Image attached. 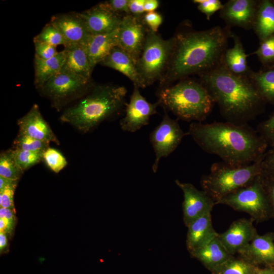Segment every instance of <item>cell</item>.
Here are the masks:
<instances>
[{"label":"cell","instance_id":"obj_1","mask_svg":"<svg viewBox=\"0 0 274 274\" xmlns=\"http://www.w3.org/2000/svg\"><path fill=\"white\" fill-rule=\"evenodd\" d=\"M231 32L220 26L176 36L170 59L160 88L189 75L204 73L221 64Z\"/></svg>","mask_w":274,"mask_h":274},{"label":"cell","instance_id":"obj_2","mask_svg":"<svg viewBox=\"0 0 274 274\" xmlns=\"http://www.w3.org/2000/svg\"><path fill=\"white\" fill-rule=\"evenodd\" d=\"M187 134L204 151L235 165L256 161L268 147L259 134L248 126L229 121L192 122Z\"/></svg>","mask_w":274,"mask_h":274},{"label":"cell","instance_id":"obj_3","mask_svg":"<svg viewBox=\"0 0 274 274\" xmlns=\"http://www.w3.org/2000/svg\"><path fill=\"white\" fill-rule=\"evenodd\" d=\"M199 75L200 82L229 122L239 124L252 118L265 102L248 76L231 73L223 61Z\"/></svg>","mask_w":274,"mask_h":274},{"label":"cell","instance_id":"obj_4","mask_svg":"<svg viewBox=\"0 0 274 274\" xmlns=\"http://www.w3.org/2000/svg\"><path fill=\"white\" fill-rule=\"evenodd\" d=\"M126 93L123 86L94 85L86 95L64 111L60 120L87 132L126 106Z\"/></svg>","mask_w":274,"mask_h":274},{"label":"cell","instance_id":"obj_5","mask_svg":"<svg viewBox=\"0 0 274 274\" xmlns=\"http://www.w3.org/2000/svg\"><path fill=\"white\" fill-rule=\"evenodd\" d=\"M157 97L163 109L185 121L201 122L215 104L201 83L190 79H184L176 84L160 88Z\"/></svg>","mask_w":274,"mask_h":274},{"label":"cell","instance_id":"obj_6","mask_svg":"<svg viewBox=\"0 0 274 274\" xmlns=\"http://www.w3.org/2000/svg\"><path fill=\"white\" fill-rule=\"evenodd\" d=\"M264 155L247 165H235L224 161L213 164L210 173L201 179L202 190L217 204L223 198L251 184L260 175Z\"/></svg>","mask_w":274,"mask_h":274},{"label":"cell","instance_id":"obj_7","mask_svg":"<svg viewBox=\"0 0 274 274\" xmlns=\"http://www.w3.org/2000/svg\"><path fill=\"white\" fill-rule=\"evenodd\" d=\"M175 37L163 39L149 30L136 67L144 88L161 80L167 68L175 44Z\"/></svg>","mask_w":274,"mask_h":274},{"label":"cell","instance_id":"obj_8","mask_svg":"<svg viewBox=\"0 0 274 274\" xmlns=\"http://www.w3.org/2000/svg\"><path fill=\"white\" fill-rule=\"evenodd\" d=\"M217 204H225L234 210L245 212L253 221L264 220L271 213L259 175L251 184L223 198Z\"/></svg>","mask_w":274,"mask_h":274},{"label":"cell","instance_id":"obj_9","mask_svg":"<svg viewBox=\"0 0 274 274\" xmlns=\"http://www.w3.org/2000/svg\"><path fill=\"white\" fill-rule=\"evenodd\" d=\"M93 85L91 79L62 67L40 90L52 101L54 107L59 108L69 100L86 93Z\"/></svg>","mask_w":274,"mask_h":274},{"label":"cell","instance_id":"obj_10","mask_svg":"<svg viewBox=\"0 0 274 274\" xmlns=\"http://www.w3.org/2000/svg\"><path fill=\"white\" fill-rule=\"evenodd\" d=\"M164 110L161 122L151 132L150 141L153 148L155 159L152 170L156 173L160 160L169 155L178 147L183 137L187 135L180 127L177 120L171 118Z\"/></svg>","mask_w":274,"mask_h":274},{"label":"cell","instance_id":"obj_11","mask_svg":"<svg viewBox=\"0 0 274 274\" xmlns=\"http://www.w3.org/2000/svg\"><path fill=\"white\" fill-rule=\"evenodd\" d=\"M150 29L143 17L127 14L123 16L118 28V46L128 53L137 62Z\"/></svg>","mask_w":274,"mask_h":274},{"label":"cell","instance_id":"obj_12","mask_svg":"<svg viewBox=\"0 0 274 274\" xmlns=\"http://www.w3.org/2000/svg\"><path fill=\"white\" fill-rule=\"evenodd\" d=\"M139 88L133 85L130 101L126 105L125 115L120 121L121 128L124 131L134 132L148 125L150 117L157 113V108L160 106L158 101L153 104L148 102Z\"/></svg>","mask_w":274,"mask_h":274},{"label":"cell","instance_id":"obj_13","mask_svg":"<svg viewBox=\"0 0 274 274\" xmlns=\"http://www.w3.org/2000/svg\"><path fill=\"white\" fill-rule=\"evenodd\" d=\"M175 183L183 193V221L187 227L196 219L211 212L216 203L204 191L197 189L191 183H183L178 180H176Z\"/></svg>","mask_w":274,"mask_h":274},{"label":"cell","instance_id":"obj_14","mask_svg":"<svg viewBox=\"0 0 274 274\" xmlns=\"http://www.w3.org/2000/svg\"><path fill=\"white\" fill-rule=\"evenodd\" d=\"M90 35L112 32L117 29L123 16L111 11L103 2L80 13Z\"/></svg>","mask_w":274,"mask_h":274},{"label":"cell","instance_id":"obj_15","mask_svg":"<svg viewBox=\"0 0 274 274\" xmlns=\"http://www.w3.org/2000/svg\"><path fill=\"white\" fill-rule=\"evenodd\" d=\"M253 221L251 218L237 219L224 232L219 233V239L230 254L237 253L258 234Z\"/></svg>","mask_w":274,"mask_h":274},{"label":"cell","instance_id":"obj_16","mask_svg":"<svg viewBox=\"0 0 274 274\" xmlns=\"http://www.w3.org/2000/svg\"><path fill=\"white\" fill-rule=\"evenodd\" d=\"M259 1L230 0L223 5L220 16L229 25L253 28Z\"/></svg>","mask_w":274,"mask_h":274},{"label":"cell","instance_id":"obj_17","mask_svg":"<svg viewBox=\"0 0 274 274\" xmlns=\"http://www.w3.org/2000/svg\"><path fill=\"white\" fill-rule=\"evenodd\" d=\"M50 23L61 33L67 44L86 45L90 36L80 13L70 12L53 15Z\"/></svg>","mask_w":274,"mask_h":274},{"label":"cell","instance_id":"obj_18","mask_svg":"<svg viewBox=\"0 0 274 274\" xmlns=\"http://www.w3.org/2000/svg\"><path fill=\"white\" fill-rule=\"evenodd\" d=\"M19 133L38 140L59 144V141L43 118L39 106L34 104L30 110L18 120Z\"/></svg>","mask_w":274,"mask_h":274},{"label":"cell","instance_id":"obj_19","mask_svg":"<svg viewBox=\"0 0 274 274\" xmlns=\"http://www.w3.org/2000/svg\"><path fill=\"white\" fill-rule=\"evenodd\" d=\"M273 239L271 234H257L237 254L241 258L255 265L258 264H274Z\"/></svg>","mask_w":274,"mask_h":274},{"label":"cell","instance_id":"obj_20","mask_svg":"<svg viewBox=\"0 0 274 274\" xmlns=\"http://www.w3.org/2000/svg\"><path fill=\"white\" fill-rule=\"evenodd\" d=\"M187 228L186 245L189 253L206 245L219 234L213 228L211 213L196 219Z\"/></svg>","mask_w":274,"mask_h":274},{"label":"cell","instance_id":"obj_21","mask_svg":"<svg viewBox=\"0 0 274 274\" xmlns=\"http://www.w3.org/2000/svg\"><path fill=\"white\" fill-rule=\"evenodd\" d=\"M99 64L121 73L129 78L133 85L139 88H144L136 62L128 53L119 47H114Z\"/></svg>","mask_w":274,"mask_h":274},{"label":"cell","instance_id":"obj_22","mask_svg":"<svg viewBox=\"0 0 274 274\" xmlns=\"http://www.w3.org/2000/svg\"><path fill=\"white\" fill-rule=\"evenodd\" d=\"M189 253L211 272L233 256L228 253L222 245L218 235L206 245Z\"/></svg>","mask_w":274,"mask_h":274},{"label":"cell","instance_id":"obj_23","mask_svg":"<svg viewBox=\"0 0 274 274\" xmlns=\"http://www.w3.org/2000/svg\"><path fill=\"white\" fill-rule=\"evenodd\" d=\"M118 28L109 33L90 35L85 46L93 70L118 46Z\"/></svg>","mask_w":274,"mask_h":274},{"label":"cell","instance_id":"obj_24","mask_svg":"<svg viewBox=\"0 0 274 274\" xmlns=\"http://www.w3.org/2000/svg\"><path fill=\"white\" fill-rule=\"evenodd\" d=\"M64 47L65 59L63 67L91 80L93 69L86 46L80 44L70 43Z\"/></svg>","mask_w":274,"mask_h":274},{"label":"cell","instance_id":"obj_25","mask_svg":"<svg viewBox=\"0 0 274 274\" xmlns=\"http://www.w3.org/2000/svg\"><path fill=\"white\" fill-rule=\"evenodd\" d=\"M65 59L63 50L48 59H42L35 56L34 84L36 87L40 90L45 83L58 73L64 64Z\"/></svg>","mask_w":274,"mask_h":274},{"label":"cell","instance_id":"obj_26","mask_svg":"<svg viewBox=\"0 0 274 274\" xmlns=\"http://www.w3.org/2000/svg\"><path fill=\"white\" fill-rule=\"evenodd\" d=\"M230 37L234 41V45L225 51L223 63L230 72L234 74L249 76L252 71L248 65L247 55L241 40L233 33H231Z\"/></svg>","mask_w":274,"mask_h":274},{"label":"cell","instance_id":"obj_27","mask_svg":"<svg viewBox=\"0 0 274 274\" xmlns=\"http://www.w3.org/2000/svg\"><path fill=\"white\" fill-rule=\"evenodd\" d=\"M260 42L274 34V4L269 0L259 1L253 26Z\"/></svg>","mask_w":274,"mask_h":274},{"label":"cell","instance_id":"obj_28","mask_svg":"<svg viewBox=\"0 0 274 274\" xmlns=\"http://www.w3.org/2000/svg\"><path fill=\"white\" fill-rule=\"evenodd\" d=\"M248 76L263 100L274 106V67L258 72L251 71Z\"/></svg>","mask_w":274,"mask_h":274},{"label":"cell","instance_id":"obj_29","mask_svg":"<svg viewBox=\"0 0 274 274\" xmlns=\"http://www.w3.org/2000/svg\"><path fill=\"white\" fill-rule=\"evenodd\" d=\"M258 267L250 262L233 256L216 268L212 274H257Z\"/></svg>","mask_w":274,"mask_h":274},{"label":"cell","instance_id":"obj_30","mask_svg":"<svg viewBox=\"0 0 274 274\" xmlns=\"http://www.w3.org/2000/svg\"><path fill=\"white\" fill-rule=\"evenodd\" d=\"M23 173L14 158L12 150L1 154L0 176L18 181Z\"/></svg>","mask_w":274,"mask_h":274},{"label":"cell","instance_id":"obj_31","mask_svg":"<svg viewBox=\"0 0 274 274\" xmlns=\"http://www.w3.org/2000/svg\"><path fill=\"white\" fill-rule=\"evenodd\" d=\"M49 143L19 133L14 141L15 149L43 154L49 148Z\"/></svg>","mask_w":274,"mask_h":274},{"label":"cell","instance_id":"obj_32","mask_svg":"<svg viewBox=\"0 0 274 274\" xmlns=\"http://www.w3.org/2000/svg\"><path fill=\"white\" fill-rule=\"evenodd\" d=\"M33 42L46 43L54 47L67 44L61 33L50 22L46 24L41 31L33 38Z\"/></svg>","mask_w":274,"mask_h":274},{"label":"cell","instance_id":"obj_33","mask_svg":"<svg viewBox=\"0 0 274 274\" xmlns=\"http://www.w3.org/2000/svg\"><path fill=\"white\" fill-rule=\"evenodd\" d=\"M14 158L20 169L24 172L43 159L42 153L19 149L12 150Z\"/></svg>","mask_w":274,"mask_h":274},{"label":"cell","instance_id":"obj_34","mask_svg":"<svg viewBox=\"0 0 274 274\" xmlns=\"http://www.w3.org/2000/svg\"><path fill=\"white\" fill-rule=\"evenodd\" d=\"M252 54L256 55L260 62L267 67L273 64L274 63V34L261 42L258 49Z\"/></svg>","mask_w":274,"mask_h":274},{"label":"cell","instance_id":"obj_35","mask_svg":"<svg viewBox=\"0 0 274 274\" xmlns=\"http://www.w3.org/2000/svg\"><path fill=\"white\" fill-rule=\"evenodd\" d=\"M43 156L48 166L56 173H59L67 164L64 157L55 149L49 147L44 152Z\"/></svg>","mask_w":274,"mask_h":274},{"label":"cell","instance_id":"obj_36","mask_svg":"<svg viewBox=\"0 0 274 274\" xmlns=\"http://www.w3.org/2000/svg\"><path fill=\"white\" fill-rule=\"evenodd\" d=\"M258 131L267 146L274 148V113L259 124Z\"/></svg>","mask_w":274,"mask_h":274},{"label":"cell","instance_id":"obj_37","mask_svg":"<svg viewBox=\"0 0 274 274\" xmlns=\"http://www.w3.org/2000/svg\"><path fill=\"white\" fill-rule=\"evenodd\" d=\"M259 178L268 200L271 211L274 214V175L262 170Z\"/></svg>","mask_w":274,"mask_h":274},{"label":"cell","instance_id":"obj_38","mask_svg":"<svg viewBox=\"0 0 274 274\" xmlns=\"http://www.w3.org/2000/svg\"><path fill=\"white\" fill-rule=\"evenodd\" d=\"M198 9L206 16L208 20L217 11L221 10L223 5L219 0H194Z\"/></svg>","mask_w":274,"mask_h":274},{"label":"cell","instance_id":"obj_39","mask_svg":"<svg viewBox=\"0 0 274 274\" xmlns=\"http://www.w3.org/2000/svg\"><path fill=\"white\" fill-rule=\"evenodd\" d=\"M17 183L10 185L0 190L1 208L14 210V195Z\"/></svg>","mask_w":274,"mask_h":274},{"label":"cell","instance_id":"obj_40","mask_svg":"<svg viewBox=\"0 0 274 274\" xmlns=\"http://www.w3.org/2000/svg\"><path fill=\"white\" fill-rule=\"evenodd\" d=\"M35 56L42 59H48L55 56L58 52L56 47L39 42H33Z\"/></svg>","mask_w":274,"mask_h":274},{"label":"cell","instance_id":"obj_41","mask_svg":"<svg viewBox=\"0 0 274 274\" xmlns=\"http://www.w3.org/2000/svg\"><path fill=\"white\" fill-rule=\"evenodd\" d=\"M143 20L148 28L154 32H157L159 27L162 24V15L156 12H150L145 13Z\"/></svg>","mask_w":274,"mask_h":274},{"label":"cell","instance_id":"obj_42","mask_svg":"<svg viewBox=\"0 0 274 274\" xmlns=\"http://www.w3.org/2000/svg\"><path fill=\"white\" fill-rule=\"evenodd\" d=\"M129 0H109L104 4L113 12L124 16L130 14L128 8Z\"/></svg>","mask_w":274,"mask_h":274},{"label":"cell","instance_id":"obj_43","mask_svg":"<svg viewBox=\"0 0 274 274\" xmlns=\"http://www.w3.org/2000/svg\"><path fill=\"white\" fill-rule=\"evenodd\" d=\"M261 165L263 171L274 175V148L265 153Z\"/></svg>","mask_w":274,"mask_h":274},{"label":"cell","instance_id":"obj_44","mask_svg":"<svg viewBox=\"0 0 274 274\" xmlns=\"http://www.w3.org/2000/svg\"><path fill=\"white\" fill-rule=\"evenodd\" d=\"M144 1L145 0H129L130 14L138 17H143L145 12L144 8Z\"/></svg>","mask_w":274,"mask_h":274},{"label":"cell","instance_id":"obj_45","mask_svg":"<svg viewBox=\"0 0 274 274\" xmlns=\"http://www.w3.org/2000/svg\"><path fill=\"white\" fill-rule=\"evenodd\" d=\"M16 220H9L5 218H0V232L11 234L13 231Z\"/></svg>","mask_w":274,"mask_h":274},{"label":"cell","instance_id":"obj_46","mask_svg":"<svg viewBox=\"0 0 274 274\" xmlns=\"http://www.w3.org/2000/svg\"><path fill=\"white\" fill-rule=\"evenodd\" d=\"M159 2L157 0H145L144 8L145 12H153L159 6Z\"/></svg>","mask_w":274,"mask_h":274},{"label":"cell","instance_id":"obj_47","mask_svg":"<svg viewBox=\"0 0 274 274\" xmlns=\"http://www.w3.org/2000/svg\"><path fill=\"white\" fill-rule=\"evenodd\" d=\"M0 218H5L9 220H16L14 210L4 208H0Z\"/></svg>","mask_w":274,"mask_h":274},{"label":"cell","instance_id":"obj_48","mask_svg":"<svg viewBox=\"0 0 274 274\" xmlns=\"http://www.w3.org/2000/svg\"><path fill=\"white\" fill-rule=\"evenodd\" d=\"M8 235L3 232H0V251L1 253L6 252L8 248Z\"/></svg>","mask_w":274,"mask_h":274},{"label":"cell","instance_id":"obj_49","mask_svg":"<svg viewBox=\"0 0 274 274\" xmlns=\"http://www.w3.org/2000/svg\"><path fill=\"white\" fill-rule=\"evenodd\" d=\"M18 181L11 180L8 178L0 176V190L5 187L17 183Z\"/></svg>","mask_w":274,"mask_h":274},{"label":"cell","instance_id":"obj_50","mask_svg":"<svg viewBox=\"0 0 274 274\" xmlns=\"http://www.w3.org/2000/svg\"><path fill=\"white\" fill-rule=\"evenodd\" d=\"M257 274H274V270L268 268L264 269L258 268Z\"/></svg>","mask_w":274,"mask_h":274},{"label":"cell","instance_id":"obj_51","mask_svg":"<svg viewBox=\"0 0 274 274\" xmlns=\"http://www.w3.org/2000/svg\"><path fill=\"white\" fill-rule=\"evenodd\" d=\"M267 67H274V63L273 64H272L271 65H270L269 66H267Z\"/></svg>","mask_w":274,"mask_h":274},{"label":"cell","instance_id":"obj_52","mask_svg":"<svg viewBox=\"0 0 274 274\" xmlns=\"http://www.w3.org/2000/svg\"><path fill=\"white\" fill-rule=\"evenodd\" d=\"M272 3H273V4H274V1H272Z\"/></svg>","mask_w":274,"mask_h":274}]
</instances>
